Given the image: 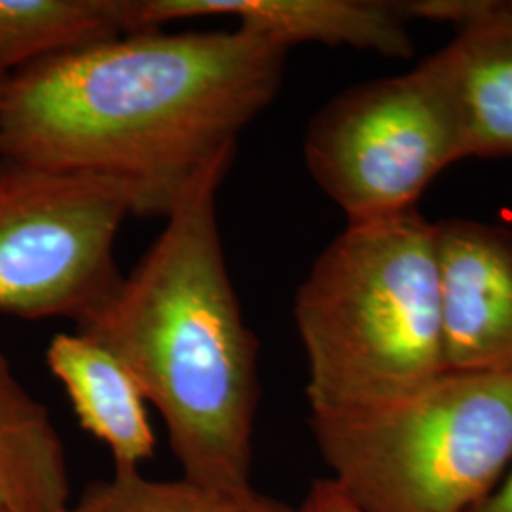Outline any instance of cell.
Returning a JSON list of instances; mask_svg holds the SVG:
<instances>
[{"label": "cell", "mask_w": 512, "mask_h": 512, "mask_svg": "<svg viewBox=\"0 0 512 512\" xmlns=\"http://www.w3.org/2000/svg\"><path fill=\"white\" fill-rule=\"evenodd\" d=\"M133 0H0V80L131 33Z\"/></svg>", "instance_id": "obj_12"}, {"label": "cell", "mask_w": 512, "mask_h": 512, "mask_svg": "<svg viewBox=\"0 0 512 512\" xmlns=\"http://www.w3.org/2000/svg\"><path fill=\"white\" fill-rule=\"evenodd\" d=\"M311 412L370 408L448 372L437 226L418 209L346 230L317 256L294 298Z\"/></svg>", "instance_id": "obj_3"}, {"label": "cell", "mask_w": 512, "mask_h": 512, "mask_svg": "<svg viewBox=\"0 0 512 512\" xmlns=\"http://www.w3.org/2000/svg\"><path fill=\"white\" fill-rule=\"evenodd\" d=\"M293 512H363L349 501L342 490L330 480L321 478L311 484L310 492Z\"/></svg>", "instance_id": "obj_14"}, {"label": "cell", "mask_w": 512, "mask_h": 512, "mask_svg": "<svg viewBox=\"0 0 512 512\" xmlns=\"http://www.w3.org/2000/svg\"><path fill=\"white\" fill-rule=\"evenodd\" d=\"M71 505L54 421L0 353V512H69Z\"/></svg>", "instance_id": "obj_11"}, {"label": "cell", "mask_w": 512, "mask_h": 512, "mask_svg": "<svg viewBox=\"0 0 512 512\" xmlns=\"http://www.w3.org/2000/svg\"><path fill=\"white\" fill-rule=\"evenodd\" d=\"M287 48L247 29L129 33L55 55L0 88L4 164L183 184L275 99Z\"/></svg>", "instance_id": "obj_1"}, {"label": "cell", "mask_w": 512, "mask_h": 512, "mask_svg": "<svg viewBox=\"0 0 512 512\" xmlns=\"http://www.w3.org/2000/svg\"><path fill=\"white\" fill-rule=\"evenodd\" d=\"M304 158L311 179L348 222L414 209L435 177L467 158L446 48L412 73L330 99L311 120Z\"/></svg>", "instance_id": "obj_6"}, {"label": "cell", "mask_w": 512, "mask_h": 512, "mask_svg": "<svg viewBox=\"0 0 512 512\" xmlns=\"http://www.w3.org/2000/svg\"><path fill=\"white\" fill-rule=\"evenodd\" d=\"M471 512H512V461L507 478L495 486Z\"/></svg>", "instance_id": "obj_15"}, {"label": "cell", "mask_w": 512, "mask_h": 512, "mask_svg": "<svg viewBox=\"0 0 512 512\" xmlns=\"http://www.w3.org/2000/svg\"><path fill=\"white\" fill-rule=\"evenodd\" d=\"M330 480L363 512H471L512 461V370L456 372L391 403L311 412Z\"/></svg>", "instance_id": "obj_4"}, {"label": "cell", "mask_w": 512, "mask_h": 512, "mask_svg": "<svg viewBox=\"0 0 512 512\" xmlns=\"http://www.w3.org/2000/svg\"><path fill=\"white\" fill-rule=\"evenodd\" d=\"M238 145L183 184L162 234L109 300L76 330L114 353L164 418L183 478L253 488L258 340L222 249L217 196Z\"/></svg>", "instance_id": "obj_2"}, {"label": "cell", "mask_w": 512, "mask_h": 512, "mask_svg": "<svg viewBox=\"0 0 512 512\" xmlns=\"http://www.w3.org/2000/svg\"><path fill=\"white\" fill-rule=\"evenodd\" d=\"M69 512H293L268 495L247 488L226 492L179 480H152L141 471H114L92 484Z\"/></svg>", "instance_id": "obj_13"}, {"label": "cell", "mask_w": 512, "mask_h": 512, "mask_svg": "<svg viewBox=\"0 0 512 512\" xmlns=\"http://www.w3.org/2000/svg\"><path fill=\"white\" fill-rule=\"evenodd\" d=\"M207 18L234 19L287 50L325 44L399 59L414 52L410 19L399 2L384 0H133L131 33Z\"/></svg>", "instance_id": "obj_8"}, {"label": "cell", "mask_w": 512, "mask_h": 512, "mask_svg": "<svg viewBox=\"0 0 512 512\" xmlns=\"http://www.w3.org/2000/svg\"><path fill=\"white\" fill-rule=\"evenodd\" d=\"M467 158L512 154V2L473 0L446 46Z\"/></svg>", "instance_id": "obj_10"}, {"label": "cell", "mask_w": 512, "mask_h": 512, "mask_svg": "<svg viewBox=\"0 0 512 512\" xmlns=\"http://www.w3.org/2000/svg\"><path fill=\"white\" fill-rule=\"evenodd\" d=\"M2 82H4V80H0V88H2ZM2 164H4V162H2V152H0V167H2Z\"/></svg>", "instance_id": "obj_16"}, {"label": "cell", "mask_w": 512, "mask_h": 512, "mask_svg": "<svg viewBox=\"0 0 512 512\" xmlns=\"http://www.w3.org/2000/svg\"><path fill=\"white\" fill-rule=\"evenodd\" d=\"M440 319L448 370H512V234L437 222Z\"/></svg>", "instance_id": "obj_7"}, {"label": "cell", "mask_w": 512, "mask_h": 512, "mask_svg": "<svg viewBox=\"0 0 512 512\" xmlns=\"http://www.w3.org/2000/svg\"><path fill=\"white\" fill-rule=\"evenodd\" d=\"M46 363L63 385L82 429L109 448L114 471H139L152 458L156 437L147 397L126 365L78 330L55 334Z\"/></svg>", "instance_id": "obj_9"}, {"label": "cell", "mask_w": 512, "mask_h": 512, "mask_svg": "<svg viewBox=\"0 0 512 512\" xmlns=\"http://www.w3.org/2000/svg\"><path fill=\"white\" fill-rule=\"evenodd\" d=\"M169 207L126 179L2 164L0 313L82 323L124 277L114 251L122 224Z\"/></svg>", "instance_id": "obj_5"}]
</instances>
